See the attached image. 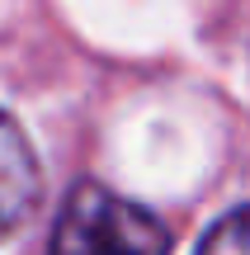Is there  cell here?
<instances>
[{
  "label": "cell",
  "mask_w": 250,
  "mask_h": 255,
  "mask_svg": "<svg viewBox=\"0 0 250 255\" xmlns=\"http://www.w3.org/2000/svg\"><path fill=\"white\" fill-rule=\"evenodd\" d=\"M52 255H170V237L147 208L81 184L57 218Z\"/></svg>",
  "instance_id": "obj_1"
},
{
  "label": "cell",
  "mask_w": 250,
  "mask_h": 255,
  "mask_svg": "<svg viewBox=\"0 0 250 255\" xmlns=\"http://www.w3.org/2000/svg\"><path fill=\"white\" fill-rule=\"evenodd\" d=\"M38 161L28 151V137L9 114H0V237L19 232L38 203Z\"/></svg>",
  "instance_id": "obj_2"
},
{
  "label": "cell",
  "mask_w": 250,
  "mask_h": 255,
  "mask_svg": "<svg viewBox=\"0 0 250 255\" xmlns=\"http://www.w3.org/2000/svg\"><path fill=\"white\" fill-rule=\"evenodd\" d=\"M198 255H250V203L236 208V213H227V218L203 237Z\"/></svg>",
  "instance_id": "obj_3"
}]
</instances>
